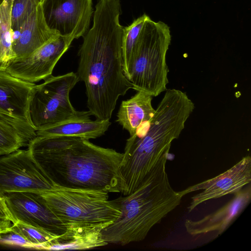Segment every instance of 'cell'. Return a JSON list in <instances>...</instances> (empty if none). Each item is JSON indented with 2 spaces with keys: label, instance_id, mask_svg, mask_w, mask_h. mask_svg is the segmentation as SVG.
Masks as SVG:
<instances>
[{
  "label": "cell",
  "instance_id": "cell-26",
  "mask_svg": "<svg viewBox=\"0 0 251 251\" xmlns=\"http://www.w3.org/2000/svg\"><path fill=\"white\" fill-rule=\"evenodd\" d=\"M11 222L8 219L0 218V234L9 231Z\"/></svg>",
  "mask_w": 251,
  "mask_h": 251
},
{
  "label": "cell",
  "instance_id": "cell-17",
  "mask_svg": "<svg viewBox=\"0 0 251 251\" xmlns=\"http://www.w3.org/2000/svg\"><path fill=\"white\" fill-rule=\"evenodd\" d=\"M90 116L71 118L36 130L37 136H70L88 140L103 135L111 125L109 120L95 121Z\"/></svg>",
  "mask_w": 251,
  "mask_h": 251
},
{
  "label": "cell",
  "instance_id": "cell-7",
  "mask_svg": "<svg viewBox=\"0 0 251 251\" xmlns=\"http://www.w3.org/2000/svg\"><path fill=\"white\" fill-rule=\"evenodd\" d=\"M36 85L28 105L30 124L38 130L78 117L91 116L89 111H77L72 104L70 93L79 81L74 72L51 76Z\"/></svg>",
  "mask_w": 251,
  "mask_h": 251
},
{
  "label": "cell",
  "instance_id": "cell-8",
  "mask_svg": "<svg viewBox=\"0 0 251 251\" xmlns=\"http://www.w3.org/2000/svg\"><path fill=\"white\" fill-rule=\"evenodd\" d=\"M53 186L28 149L0 155L1 196L14 192L41 193Z\"/></svg>",
  "mask_w": 251,
  "mask_h": 251
},
{
  "label": "cell",
  "instance_id": "cell-13",
  "mask_svg": "<svg viewBox=\"0 0 251 251\" xmlns=\"http://www.w3.org/2000/svg\"><path fill=\"white\" fill-rule=\"evenodd\" d=\"M251 200V183L234 194L227 203L215 212L198 220L186 219L184 226L186 232L195 236L215 232L214 238L221 235L244 211Z\"/></svg>",
  "mask_w": 251,
  "mask_h": 251
},
{
  "label": "cell",
  "instance_id": "cell-5",
  "mask_svg": "<svg viewBox=\"0 0 251 251\" xmlns=\"http://www.w3.org/2000/svg\"><path fill=\"white\" fill-rule=\"evenodd\" d=\"M67 229L108 226L121 215L116 200L98 190L73 189L54 186L38 193Z\"/></svg>",
  "mask_w": 251,
  "mask_h": 251
},
{
  "label": "cell",
  "instance_id": "cell-14",
  "mask_svg": "<svg viewBox=\"0 0 251 251\" xmlns=\"http://www.w3.org/2000/svg\"><path fill=\"white\" fill-rule=\"evenodd\" d=\"M17 32L18 33L13 36L12 41L13 59L29 56L58 35L48 26L42 4L34 10Z\"/></svg>",
  "mask_w": 251,
  "mask_h": 251
},
{
  "label": "cell",
  "instance_id": "cell-10",
  "mask_svg": "<svg viewBox=\"0 0 251 251\" xmlns=\"http://www.w3.org/2000/svg\"><path fill=\"white\" fill-rule=\"evenodd\" d=\"M42 8L50 29L75 39L86 34L93 12L92 0H44Z\"/></svg>",
  "mask_w": 251,
  "mask_h": 251
},
{
  "label": "cell",
  "instance_id": "cell-4",
  "mask_svg": "<svg viewBox=\"0 0 251 251\" xmlns=\"http://www.w3.org/2000/svg\"><path fill=\"white\" fill-rule=\"evenodd\" d=\"M169 153L132 193L116 200L121 214L101 231L108 243L125 246L144 240L151 229L180 203L183 198L171 186L166 171Z\"/></svg>",
  "mask_w": 251,
  "mask_h": 251
},
{
  "label": "cell",
  "instance_id": "cell-20",
  "mask_svg": "<svg viewBox=\"0 0 251 251\" xmlns=\"http://www.w3.org/2000/svg\"><path fill=\"white\" fill-rule=\"evenodd\" d=\"M14 0H2L0 3V69L14 59L12 29V9Z\"/></svg>",
  "mask_w": 251,
  "mask_h": 251
},
{
  "label": "cell",
  "instance_id": "cell-2",
  "mask_svg": "<svg viewBox=\"0 0 251 251\" xmlns=\"http://www.w3.org/2000/svg\"><path fill=\"white\" fill-rule=\"evenodd\" d=\"M28 149L54 186L108 193L123 191L119 169L123 153L84 139L61 148H44L29 143Z\"/></svg>",
  "mask_w": 251,
  "mask_h": 251
},
{
  "label": "cell",
  "instance_id": "cell-6",
  "mask_svg": "<svg viewBox=\"0 0 251 251\" xmlns=\"http://www.w3.org/2000/svg\"><path fill=\"white\" fill-rule=\"evenodd\" d=\"M169 26L150 17L141 30L128 80L132 89L156 97L166 90V54L171 44Z\"/></svg>",
  "mask_w": 251,
  "mask_h": 251
},
{
  "label": "cell",
  "instance_id": "cell-11",
  "mask_svg": "<svg viewBox=\"0 0 251 251\" xmlns=\"http://www.w3.org/2000/svg\"><path fill=\"white\" fill-rule=\"evenodd\" d=\"M1 196L12 218L13 224L21 222L60 237L66 232V227L48 207L38 193L14 192Z\"/></svg>",
  "mask_w": 251,
  "mask_h": 251
},
{
  "label": "cell",
  "instance_id": "cell-21",
  "mask_svg": "<svg viewBox=\"0 0 251 251\" xmlns=\"http://www.w3.org/2000/svg\"><path fill=\"white\" fill-rule=\"evenodd\" d=\"M149 17L144 14L135 19L130 25L125 27L122 47L123 68L128 79L141 30L145 21Z\"/></svg>",
  "mask_w": 251,
  "mask_h": 251
},
{
  "label": "cell",
  "instance_id": "cell-12",
  "mask_svg": "<svg viewBox=\"0 0 251 251\" xmlns=\"http://www.w3.org/2000/svg\"><path fill=\"white\" fill-rule=\"evenodd\" d=\"M251 182V157L246 155L230 169L211 179L178 191L182 197L191 192L202 190L194 195L188 206L191 212L199 205L212 199L228 194H234Z\"/></svg>",
  "mask_w": 251,
  "mask_h": 251
},
{
  "label": "cell",
  "instance_id": "cell-24",
  "mask_svg": "<svg viewBox=\"0 0 251 251\" xmlns=\"http://www.w3.org/2000/svg\"><path fill=\"white\" fill-rule=\"evenodd\" d=\"M0 243L8 245H14L24 248L36 249L35 247L28 242L25 237L12 231L0 234Z\"/></svg>",
  "mask_w": 251,
  "mask_h": 251
},
{
  "label": "cell",
  "instance_id": "cell-25",
  "mask_svg": "<svg viewBox=\"0 0 251 251\" xmlns=\"http://www.w3.org/2000/svg\"><path fill=\"white\" fill-rule=\"evenodd\" d=\"M0 218L8 219L13 222L12 218L7 207L5 201L2 196L0 195Z\"/></svg>",
  "mask_w": 251,
  "mask_h": 251
},
{
  "label": "cell",
  "instance_id": "cell-15",
  "mask_svg": "<svg viewBox=\"0 0 251 251\" xmlns=\"http://www.w3.org/2000/svg\"><path fill=\"white\" fill-rule=\"evenodd\" d=\"M36 86L0 69V112L29 122V102Z\"/></svg>",
  "mask_w": 251,
  "mask_h": 251
},
{
  "label": "cell",
  "instance_id": "cell-16",
  "mask_svg": "<svg viewBox=\"0 0 251 251\" xmlns=\"http://www.w3.org/2000/svg\"><path fill=\"white\" fill-rule=\"evenodd\" d=\"M152 97L141 91L129 99L122 101L117 114V122L130 136L149 125L155 113L151 104Z\"/></svg>",
  "mask_w": 251,
  "mask_h": 251
},
{
  "label": "cell",
  "instance_id": "cell-22",
  "mask_svg": "<svg viewBox=\"0 0 251 251\" xmlns=\"http://www.w3.org/2000/svg\"><path fill=\"white\" fill-rule=\"evenodd\" d=\"M9 231L16 232L25 237L35 247L36 249L49 250L60 237L42 228L19 221L13 224Z\"/></svg>",
  "mask_w": 251,
  "mask_h": 251
},
{
  "label": "cell",
  "instance_id": "cell-23",
  "mask_svg": "<svg viewBox=\"0 0 251 251\" xmlns=\"http://www.w3.org/2000/svg\"><path fill=\"white\" fill-rule=\"evenodd\" d=\"M44 0H14L12 9V29L18 31L34 10Z\"/></svg>",
  "mask_w": 251,
  "mask_h": 251
},
{
  "label": "cell",
  "instance_id": "cell-9",
  "mask_svg": "<svg viewBox=\"0 0 251 251\" xmlns=\"http://www.w3.org/2000/svg\"><path fill=\"white\" fill-rule=\"evenodd\" d=\"M75 39L57 35L29 56L11 60L4 70L22 80L34 83L52 75L53 69Z\"/></svg>",
  "mask_w": 251,
  "mask_h": 251
},
{
  "label": "cell",
  "instance_id": "cell-19",
  "mask_svg": "<svg viewBox=\"0 0 251 251\" xmlns=\"http://www.w3.org/2000/svg\"><path fill=\"white\" fill-rule=\"evenodd\" d=\"M104 226L67 229L50 250H88L108 244L103 238Z\"/></svg>",
  "mask_w": 251,
  "mask_h": 251
},
{
  "label": "cell",
  "instance_id": "cell-28",
  "mask_svg": "<svg viewBox=\"0 0 251 251\" xmlns=\"http://www.w3.org/2000/svg\"><path fill=\"white\" fill-rule=\"evenodd\" d=\"M1 1H2V0H0Z\"/></svg>",
  "mask_w": 251,
  "mask_h": 251
},
{
  "label": "cell",
  "instance_id": "cell-18",
  "mask_svg": "<svg viewBox=\"0 0 251 251\" xmlns=\"http://www.w3.org/2000/svg\"><path fill=\"white\" fill-rule=\"evenodd\" d=\"M36 136L29 122L0 112V155L28 147Z\"/></svg>",
  "mask_w": 251,
  "mask_h": 251
},
{
  "label": "cell",
  "instance_id": "cell-3",
  "mask_svg": "<svg viewBox=\"0 0 251 251\" xmlns=\"http://www.w3.org/2000/svg\"><path fill=\"white\" fill-rule=\"evenodd\" d=\"M194 108L185 92L168 90L145 131L127 139L119 169L124 196L134 192L161 157L169 152Z\"/></svg>",
  "mask_w": 251,
  "mask_h": 251
},
{
  "label": "cell",
  "instance_id": "cell-27",
  "mask_svg": "<svg viewBox=\"0 0 251 251\" xmlns=\"http://www.w3.org/2000/svg\"><path fill=\"white\" fill-rule=\"evenodd\" d=\"M1 1L0 0V3Z\"/></svg>",
  "mask_w": 251,
  "mask_h": 251
},
{
  "label": "cell",
  "instance_id": "cell-1",
  "mask_svg": "<svg viewBox=\"0 0 251 251\" xmlns=\"http://www.w3.org/2000/svg\"><path fill=\"white\" fill-rule=\"evenodd\" d=\"M121 12L120 0H100L78 52L76 74L84 83L88 111L98 120H110L119 98L132 89L123 68Z\"/></svg>",
  "mask_w": 251,
  "mask_h": 251
}]
</instances>
